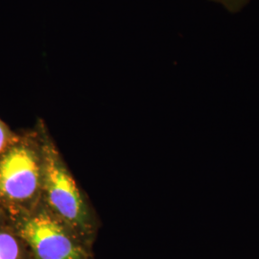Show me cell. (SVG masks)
Masks as SVG:
<instances>
[{"mask_svg": "<svg viewBox=\"0 0 259 259\" xmlns=\"http://www.w3.org/2000/svg\"><path fill=\"white\" fill-rule=\"evenodd\" d=\"M36 126L44 155L41 203L93 250L101 227L100 219L65 162L47 123L39 118Z\"/></svg>", "mask_w": 259, "mask_h": 259, "instance_id": "6da1fadb", "label": "cell"}, {"mask_svg": "<svg viewBox=\"0 0 259 259\" xmlns=\"http://www.w3.org/2000/svg\"><path fill=\"white\" fill-rule=\"evenodd\" d=\"M44 155L36 124L18 133L0 155V212L20 214L41 202Z\"/></svg>", "mask_w": 259, "mask_h": 259, "instance_id": "7a4b0ae2", "label": "cell"}, {"mask_svg": "<svg viewBox=\"0 0 259 259\" xmlns=\"http://www.w3.org/2000/svg\"><path fill=\"white\" fill-rule=\"evenodd\" d=\"M0 220L25 243L30 259H94L93 249L41 202L30 212H0Z\"/></svg>", "mask_w": 259, "mask_h": 259, "instance_id": "3957f363", "label": "cell"}, {"mask_svg": "<svg viewBox=\"0 0 259 259\" xmlns=\"http://www.w3.org/2000/svg\"><path fill=\"white\" fill-rule=\"evenodd\" d=\"M0 259H30L25 243L2 220H0Z\"/></svg>", "mask_w": 259, "mask_h": 259, "instance_id": "277c9868", "label": "cell"}, {"mask_svg": "<svg viewBox=\"0 0 259 259\" xmlns=\"http://www.w3.org/2000/svg\"><path fill=\"white\" fill-rule=\"evenodd\" d=\"M17 136L18 133L14 132L6 122L0 118V155L14 142Z\"/></svg>", "mask_w": 259, "mask_h": 259, "instance_id": "5b68a950", "label": "cell"}]
</instances>
